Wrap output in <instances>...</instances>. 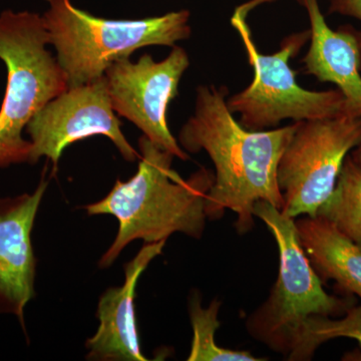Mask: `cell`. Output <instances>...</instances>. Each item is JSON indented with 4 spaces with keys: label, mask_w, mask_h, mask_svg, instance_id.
<instances>
[{
    "label": "cell",
    "mask_w": 361,
    "mask_h": 361,
    "mask_svg": "<svg viewBox=\"0 0 361 361\" xmlns=\"http://www.w3.org/2000/svg\"><path fill=\"white\" fill-rule=\"evenodd\" d=\"M228 94L225 85L197 89L194 115L180 129L179 144L187 153L205 151L215 167V180L207 195V218L221 219L231 210L242 235L253 229L258 201L280 210L283 207L278 164L298 122L271 130H247L228 108Z\"/></svg>",
    "instance_id": "obj_1"
},
{
    "label": "cell",
    "mask_w": 361,
    "mask_h": 361,
    "mask_svg": "<svg viewBox=\"0 0 361 361\" xmlns=\"http://www.w3.org/2000/svg\"><path fill=\"white\" fill-rule=\"evenodd\" d=\"M141 161L127 182L118 180L101 201L85 206L89 215H111L118 220L115 240L99 259L102 269L110 267L135 240L145 243L168 240L174 233L201 239L205 231L207 195L215 175L200 168L183 179L172 168V154L142 135Z\"/></svg>",
    "instance_id": "obj_2"
},
{
    "label": "cell",
    "mask_w": 361,
    "mask_h": 361,
    "mask_svg": "<svg viewBox=\"0 0 361 361\" xmlns=\"http://www.w3.org/2000/svg\"><path fill=\"white\" fill-rule=\"evenodd\" d=\"M254 216L263 221L276 241L279 269L269 296L248 315L245 327L252 338L297 361L311 318L344 314L351 304L323 288L322 278L301 246L295 219L265 201L255 204Z\"/></svg>",
    "instance_id": "obj_3"
},
{
    "label": "cell",
    "mask_w": 361,
    "mask_h": 361,
    "mask_svg": "<svg viewBox=\"0 0 361 361\" xmlns=\"http://www.w3.org/2000/svg\"><path fill=\"white\" fill-rule=\"evenodd\" d=\"M49 9L42 16L49 44L65 71L68 87L101 78L116 61L149 45L174 47L191 37L190 13L172 11L139 20L97 18L73 6L71 0H47Z\"/></svg>",
    "instance_id": "obj_4"
},
{
    "label": "cell",
    "mask_w": 361,
    "mask_h": 361,
    "mask_svg": "<svg viewBox=\"0 0 361 361\" xmlns=\"http://www.w3.org/2000/svg\"><path fill=\"white\" fill-rule=\"evenodd\" d=\"M49 44L39 14H0V59L7 68L6 94L0 108V169L30 161L32 142L23 132L35 114L68 89V78Z\"/></svg>",
    "instance_id": "obj_5"
},
{
    "label": "cell",
    "mask_w": 361,
    "mask_h": 361,
    "mask_svg": "<svg viewBox=\"0 0 361 361\" xmlns=\"http://www.w3.org/2000/svg\"><path fill=\"white\" fill-rule=\"evenodd\" d=\"M272 0H251L236 8L231 18L245 47L253 80L245 90L227 99L232 114L247 130H264L284 120L293 122L334 118L344 114V97L339 90L314 92L303 89L290 61L310 40V30L287 35L278 51L263 54L254 42L246 18L252 8Z\"/></svg>",
    "instance_id": "obj_6"
},
{
    "label": "cell",
    "mask_w": 361,
    "mask_h": 361,
    "mask_svg": "<svg viewBox=\"0 0 361 361\" xmlns=\"http://www.w3.org/2000/svg\"><path fill=\"white\" fill-rule=\"evenodd\" d=\"M360 142L361 120L355 116L298 122L278 164L282 212L293 219L315 216L334 192L346 157Z\"/></svg>",
    "instance_id": "obj_7"
},
{
    "label": "cell",
    "mask_w": 361,
    "mask_h": 361,
    "mask_svg": "<svg viewBox=\"0 0 361 361\" xmlns=\"http://www.w3.org/2000/svg\"><path fill=\"white\" fill-rule=\"evenodd\" d=\"M189 66L187 51L174 45L160 63L144 54L137 63L129 59L116 61L106 71L114 111L137 126L157 147L182 161L189 160V155L171 133L167 114Z\"/></svg>",
    "instance_id": "obj_8"
},
{
    "label": "cell",
    "mask_w": 361,
    "mask_h": 361,
    "mask_svg": "<svg viewBox=\"0 0 361 361\" xmlns=\"http://www.w3.org/2000/svg\"><path fill=\"white\" fill-rule=\"evenodd\" d=\"M114 111L106 75L89 84L68 87L45 104L26 126L30 137V165L42 157L58 166L61 154L73 142L92 135L109 137L128 161L139 158L123 135Z\"/></svg>",
    "instance_id": "obj_9"
},
{
    "label": "cell",
    "mask_w": 361,
    "mask_h": 361,
    "mask_svg": "<svg viewBox=\"0 0 361 361\" xmlns=\"http://www.w3.org/2000/svg\"><path fill=\"white\" fill-rule=\"evenodd\" d=\"M47 187L44 173L32 193L0 198V315L16 316L25 332V306L35 295L32 233Z\"/></svg>",
    "instance_id": "obj_10"
},
{
    "label": "cell",
    "mask_w": 361,
    "mask_h": 361,
    "mask_svg": "<svg viewBox=\"0 0 361 361\" xmlns=\"http://www.w3.org/2000/svg\"><path fill=\"white\" fill-rule=\"evenodd\" d=\"M167 240L146 243L130 262L125 264V282L102 294L97 304L99 326L85 342L87 360L146 361L142 355L135 317L137 281L149 263L161 255Z\"/></svg>",
    "instance_id": "obj_11"
},
{
    "label": "cell",
    "mask_w": 361,
    "mask_h": 361,
    "mask_svg": "<svg viewBox=\"0 0 361 361\" xmlns=\"http://www.w3.org/2000/svg\"><path fill=\"white\" fill-rule=\"evenodd\" d=\"M307 11L310 45L302 59L304 73L331 82L344 97V114L361 120V32L343 26L332 30L318 0H297Z\"/></svg>",
    "instance_id": "obj_12"
},
{
    "label": "cell",
    "mask_w": 361,
    "mask_h": 361,
    "mask_svg": "<svg viewBox=\"0 0 361 361\" xmlns=\"http://www.w3.org/2000/svg\"><path fill=\"white\" fill-rule=\"evenodd\" d=\"M295 225L301 246L322 280H332L361 300V245L318 215L296 218Z\"/></svg>",
    "instance_id": "obj_13"
},
{
    "label": "cell",
    "mask_w": 361,
    "mask_h": 361,
    "mask_svg": "<svg viewBox=\"0 0 361 361\" xmlns=\"http://www.w3.org/2000/svg\"><path fill=\"white\" fill-rule=\"evenodd\" d=\"M316 215L361 245V169L346 157L336 188Z\"/></svg>",
    "instance_id": "obj_14"
},
{
    "label": "cell",
    "mask_w": 361,
    "mask_h": 361,
    "mask_svg": "<svg viewBox=\"0 0 361 361\" xmlns=\"http://www.w3.org/2000/svg\"><path fill=\"white\" fill-rule=\"evenodd\" d=\"M221 301L214 299L208 307L202 304L201 294H192L189 300V314L193 329V339L188 361H260L248 351L221 348L216 342L219 329Z\"/></svg>",
    "instance_id": "obj_15"
},
{
    "label": "cell",
    "mask_w": 361,
    "mask_h": 361,
    "mask_svg": "<svg viewBox=\"0 0 361 361\" xmlns=\"http://www.w3.org/2000/svg\"><path fill=\"white\" fill-rule=\"evenodd\" d=\"M341 337L357 341L361 348V305L351 306L341 318L337 319L322 316L311 318L297 361L312 360L315 351L322 344Z\"/></svg>",
    "instance_id": "obj_16"
},
{
    "label": "cell",
    "mask_w": 361,
    "mask_h": 361,
    "mask_svg": "<svg viewBox=\"0 0 361 361\" xmlns=\"http://www.w3.org/2000/svg\"><path fill=\"white\" fill-rule=\"evenodd\" d=\"M329 13L350 16L361 21V0H329Z\"/></svg>",
    "instance_id": "obj_17"
},
{
    "label": "cell",
    "mask_w": 361,
    "mask_h": 361,
    "mask_svg": "<svg viewBox=\"0 0 361 361\" xmlns=\"http://www.w3.org/2000/svg\"><path fill=\"white\" fill-rule=\"evenodd\" d=\"M349 155H350L351 159H353V161H355L356 165L361 169V142L357 147H355V148L353 149V152H351V154H349Z\"/></svg>",
    "instance_id": "obj_18"
}]
</instances>
